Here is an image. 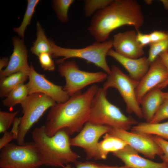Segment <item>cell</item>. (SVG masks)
Here are the masks:
<instances>
[{
  "label": "cell",
  "instance_id": "obj_1",
  "mask_svg": "<svg viewBox=\"0 0 168 168\" xmlns=\"http://www.w3.org/2000/svg\"><path fill=\"white\" fill-rule=\"evenodd\" d=\"M99 88L92 85L84 92L79 91L50 108L44 125L47 135L52 136L61 130L69 135L79 132L88 121L91 102Z\"/></svg>",
  "mask_w": 168,
  "mask_h": 168
},
{
  "label": "cell",
  "instance_id": "obj_2",
  "mask_svg": "<svg viewBox=\"0 0 168 168\" xmlns=\"http://www.w3.org/2000/svg\"><path fill=\"white\" fill-rule=\"evenodd\" d=\"M144 20L141 6L137 1L113 0L93 16L88 30L96 41L103 42L108 40L114 30L124 26H131L139 31Z\"/></svg>",
  "mask_w": 168,
  "mask_h": 168
},
{
  "label": "cell",
  "instance_id": "obj_3",
  "mask_svg": "<svg viewBox=\"0 0 168 168\" xmlns=\"http://www.w3.org/2000/svg\"><path fill=\"white\" fill-rule=\"evenodd\" d=\"M69 135L64 130H61L49 137L45 132L44 125L35 128L32 138L41 155L43 165L63 167L77 161L79 156L71 148Z\"/></svg>",
  "mask_w": 168,
  "mask_h": 168
},
{
  "label": "cell",
  "instance_id": "obj_4",
  "mask_svg": "<svg viewBox=\"0 0 168 168\" xmlns=\"http://www.w3.org/2000/svg\"><path fill=\"white\" fill-rule=\"evenodd\" d=\"M107 91L102 87L98 89L91 102L87 122L126 130L138 124L136 120L126 116L108 100Z\"/></svg>",
  "mask_w": 168,
  "mask_h": 168
},
{
  "label": "cell",
  "instance_id": "obj_5",
  "mask_svg": "<svg viewBox=\"0 0 168 168\" xmlns=\"http://www.w3.org/2000/svg\"><path fill=\"white\" fill-rule=\"evenodd\" d=\"M54 58L63 57L58 60L56 63L59 64L71 58H78L86 60L100 68L109 74L111 68L106 60L109 51L113 47L112 39H108L103 42L96 41L86 47L80 49L66 48L60 47L49 40Z\"/></svg>",
  "mask_w": 168,
  "mask_h": 168
},
{
  "label": "cell",
  "instance_id": "obj_6",
  "mask_svg": "<svg viewBox=\"0 0 168 168\" xmlns=\"http://www.w3.org/2000/svg\"><path fill=\"white\" fill-rule=\"evenodd\" d=\"M1 150L0 168H39L43 165L34 142L21 145L9 143Z\"/></svg>",
  "mask_w": 168,
  "mask_h": 168
},
{
  "label": "cell",
  "instance_id": "obj_7",
  "mask_svg": "<svg viewBox=\"0 0 168 168\" xmlns=\"http://www.w3.org/2000/svg\"><path fill=\"white\" fill-rule=\"evenodd\" d=\"M56 102L49 96L37 92L29 95L20 104L23 116L21 117L19 128L18 144L24 143L28 131L49 108L54 106Z\"/></svg>",
  "mask_w": 168,
  "mask_h": 168
},
{
  "label": "cell",
  "instance_id": "obj_8",
  "mask_svg": "<svg viewBox=\"0 0 168 168\" xmlns=\"http://www.w3.org/2000/svg\"><path fill=\"white\" fill-rule=\"evenodd\" d=\"M139 83V81L126 75L119 68L113 65L102 88L106 90L111 87L117 89L126 105L127 112L134 113L138 117L142 118V109L136 93Z\"/></svg>",
  "mask_w": 168,
  "mask_h": 168
},
{
  "label": "cell",
  "instance_id": "obj_9",
  "mask_svg": "<svg viewBox=\"0 0 168 168\" xmlns=\"http://www.w3.org/2000/svg\"><path fill=\"white\" fill-rule=\"evenodd\" d=\"M58 71L65 80L63 90L70 97L88 85L104 81L108 76L106 73L103 72H90L81 70L74 60L59 63Z\"/></svg>",
  "mask_w": 168,
  "mask_h": 168
},
{
  "label": "cell",
  "instance_id": "obj_10",
  "mask_svg": "<svg viewBox=\"0 0 168 168\" xmlns=\"http://www.w3.org/2000/svg\"><path fill=\"white\" fill-rule=\"evenodd\" d=\"M108 133L126 141L138 152L149 159H153L156 155L161 156L163 154L161 149L151 135L112 128Z\"/></svg>",
  "mask_w": 168,
  "mask_h": 168
},
{
  "label": "cell",
  "instance_id": "obj_11",
  "mask_svg": "<svg viewBox=\"0 0 168 168\" xmlns=\"http://www.w3.org/2000/svg\"><path fill=\"white\" fill-rule=\"evenodd\" d=\"M111 128L107 125L87 122L79 133L70 139L71 145L82 148L86 154L87 160L94 159L100 138L109 133Z\"/></svg>",
  "mask_w": 168,
  "mask_h": 168
},
{
  "label": "cell",
  "instance_id": "obj_12",
  "mask_svg": "<svg viewBox=\"0 0 168 168\" xmlns=\"http://www.w3.org/2000/svg\"><path fill=\"white\" fill-rule=\"evenodd\" d=\"M29 81L27 83L29 95L39 92L45 94L52 98L57 103H64L70 96L63 90V87L56 85L47 80L44 74L38 73L32 63L30 65Z\"/></svg>",
  "mask_w": 168,
  "mask_h": 168
},
{
  "label": "cell",
  "instance_id": "obj_13",
  "mask_svg": "<svg viewBox=\"0 0 168 168\" xmlns=\"http://www.w3.org/2000/svg\"><path fill=\"white\" fill-rule=\"evenodd\" d=\"M168 76L166 68L158 57L151 63L148 70L139 81L136 89V97L139 104L142 99L147 93L165 82Z\"/></svg>",
  "mask_w": 168,
  "mask_h": 168
},
{
  "label": "cell",
  "instance_id": "obj_14",
  "mask_svg": "<svg viewBox=\"0 0 168 168\" xmlns=\"http://www.w3.org/2000/svg\"><path fill=\"white\" fill-rule=\"evenodd\" d=\"M134 30L119 32L113 36V47L118 54L125 57L137 59L145 54L143 47L138 42Z\"/></svg>",
  "mask_w": 168,
  "mask_h": 168
},
{
  "label": "cell",
  "instance_id": "obj_15",
  "mask_svg": "<svg viewBox=\"0 0 168 168\" xmlns=\"http://www.w3.org/2000/svg\"><path fill=\"white\" fill-rule=\"evenodd\" d=\"M13 52L6 68L0 71V77L3 78L20 72L29 73L30 66L28 63V51L23 39L14 37L13 38Z\"/></svg>",
  "mask_w": 168,
  "mask_h": 168
},
{
  "label": "cell",
  "instance_id": "obj_16",
  "mask_svg": "<svg viewBox=\"0 0 168 168\" xmlns=\"http://www.w3.org/2000/svg\"><path fill=\"white\" fill-rule=\"evenodd\" d=\"M138 152L128 145L123 149L113 153L128 168H168V164L158 163L140 156Z\"/></svg>",
  "mask_w": 168,
  "mask_h": 168
},
{
  "label": "cell",
  "instance_id": "obj_17",
  "mask_svg": "<svg viewBox=\"0 0 168 168\" xmlns=\"http://www.w3.org/2000/svg\"><path fill=\"white\" fill-rule=\"evenodd\" d=\"M107 55L112 57L122 65L131 77L139 81L147 72L151 64L147 57L143 56L137 59L128 58L118 54L112 49L109 51Z\"/></svg>",
  "mask_w": 168,
  "mask_h": 168
},
{
  "label": "cell",
  "instance_id": "obj_18",
  "mask_svg": "<svg viewBox=\"0 0 168 168\" xmlns=\"http://www.w3.org/2000/svg\"><path fill=\"white\" fill-rule=\"evenodd\" d=\"M164 99L161 89L157 86L147 93L140 102L143 115L147 122L150 123L162 104Z\"/></svg>",
  "mask_w": 168,
  "mask_h": 168
},
{
  "label": "cell",
  "instance_id": "obj_19",
  "mask_svg": "<svg viewBox=\"0 0 168 168\" xmlns=\"http://www.w3.org/2000/svg\"><path fill=\"white\" fill-rule=\"evenodd\" d=\"M128 145L124 140L107 133L103 136L102 140L98 142L94 159L105 160L110 153H113L120 150Z\"/></svg>",
  "mask_w": 168,
  "mask_h": 168
},
{
  "label": "cell",
  "instance_id": "obj_20",
  "mask_svg": "<svg viewBox=\"0 0 168 168\" xmlns=\"http://www.w3.org/2000/svg\"><path fill=\"white\" fill-rule=\"evenodd\" d=\"M131 131L156 135L168 139V121L163 123H138L132 127Z\"/></svg>",
  "mask_w": 168,
  "mask_h": 168
},
{
  "label": "cell",
  "instance_id": "obj_21",
  "mask_svg": "<svg viewBox=\"0 0 168 168\" xmlns=\"http://www.w3.org/2000/svg\"><path fill=\"white\" fill-rule=\"evenodd\" d=\"M29 77V73L20 72L1 78L0 80V96L7 97L9 93L19 85L24 83Z\"/></svg>",
  "mask_w": 168,
  "mask_h": 168
},
{
  "label": "cell",
  "instance_id": "obj_22",
  "mask_svg": "<svg viewBox=\"0 0 168 168\" xmlns=\"http://www.w3.org/2000/svg\"><path fill=\"white\" fill-rule=\"evenodd\" d=\"M36 28L37 37L30 49L31 52L38 57L44 53H48L52 56V51L50 40L47 38L44 31L39 21L36 23Z\"/></svg>",
  "mask_w": 168,
  "mask_h": 168
},
{
  "label": "cell",
  "instance_id": "obj_23",
  "mask_svg": "<svg viewBox=\"0 0 168 168\" xmlns=\"http://www.w3.org/2000/svg\"><path fill=\"white\" fill-rule=\"evenodd\" d=\"M28 95L27 84L22 83L12 89L2 102L4 105L11 107L20 104Z\"/></svg>",
  "mask_w": 168,
  "mask_h": 168
},
{
  "label": "cell",
  "instance_id": "obj_24",
  "mask_svg": "<svg viewBox=\"0 0 168 168\" xmlns=\"http://www.w3.org/2000/svg\"><path fill=\"white\" fill-rule=\"evenodd\" d=\"M39 0H28L26 10L20 26L14 28V30L17 33L20 37L23 39L24 33L27 26L30 22L33 15L35 8L39 2Z\"/></svg>",
  "mask_w": 168,
  "mask_h": 168
},
{
  "label": "cell",
  "instance_id": "obj_25",
  "mask_svg": "<svg viewBox=\"0 0 168 168\" xmlns=\"http://www.w3.org/2000/svg\"><path fill=\"white\" fill-rule=\"evenodd\" d=\"M113 0H85L84 1V12L86 17L93 16L97 12L105 8Z\"/></svg>",
  "mask_w": 168,
  "mask_h": 168
},
{
  "label": "cell",
  "instance_id": "obj_26",
  "mask_svg": "<svg viewBox=\"0 0 168 168\" xmlns=\"http://www.w3.org/2000/svg\"><path fill=\"white\" fill-rule=\"evenodd\" d=\"M73 0H55L53 1L54 8L57 17L62 22L67 23L68 21V12Z\"/></svg>",
  "mask_w": 168,
  "mask_h": 168
},
{
  "label": "cell",
  "instance_id": "obj_27",
  "mask_svg": "<svg viewBox=\"0 0 168 168\" xmlns=\"http://www.w3.org/2000/svg\"><path fill=\"white\" fill-rule=\"evenodd\" d=\"M168 51V36L162 40L151 43L150 44L148 60L151 64L159 54Z\"/></svg>",
  "mask_w": 168,
  "mask_h": 168
},
{
  "label": "cell",
  "instance_id": "obj_28",
  "mask_svg": "<svg viewBox=\"0 0 168 168\" xmlns=\"http://www.w3.org/2000/svg\"><path fill=\"white\" fill-rule=\"evenodd\" d=\"M20 122L21 119L16 118L13 124L11 131L10 132L7 131L4 133L3 135L0 139V150L12 140H17Z\"/></svg>",
  "mask_w": 168,
  "mask_h": 168
},
{
  "label": "cell",
  "instance_id": "obj_29",
  "mask_svg": "<svg viewBox=\"0 0 168 168\" xmlns=\"http://www.w3.org/2000/svg\"><path fill=\"white\" fill-rule=\"evenodd\" d=\"M19 111L13 112L5 111L0 112V133H4L7 131L13 124L16 116Z\"/></svg>",
  "mask_w": 168,
  "mask_h": 168
},
{
  "label": "cell",
  "instance_id": "obj_30",
  "mask_svg": "<svg viewBox=\"0 0 168 168\" xmlns=\"http://www.w3.org/2000/svg\"><path fill=\"white\" fill-rule=\"evenodd\" d=\"M75 166L72 167L68 164L64 166L62 168H119L117 166H110L91 161H77L74 163Z\"/></svg>",
  "mask_w": 168,
  "mask_h": 168
},
{
  "label": "cell",
  "instance_id": "obj_31",
  "mask_svg": "<svg viewBox=\"0 0 168 168\" xmlns=\"http://www.w3.org/2000/svg\"><path fill=\"white\" fill-rule=\"evenodd\" d=\"M168 118V100H164L150 123H157Z\"/></svg>",
  "mask_w": 168,
  "mask_h": 168
},
{
  "label": "cell",
  "instance_id": "obj_32",
  "mask_svg": "<svg viewBox=\"0 0 168 168\" xmlns=\"http://www.w3.org/2000/svg\"><path fill=\"white\" fill-rule=\"evenodd\" d=\"M51 56L46 53H42L38 56L41 66L44 70L53 71L54 70L55 65Z\"/></svg>",
  "mask_w": 168,
  "mask_h": 168
},
{
  "label": "cell",
  "instance_id": "obj_33",
  "mask_svg": "<svg viewBox=\"0 0 168 168\" xmlns=\"http://www.w3.org/2000/svg\"><path fill=\"white\" fill-rule=\"evenodd\" d=\"M154 141L161 149L163 154L160 156L163 162L168 164V141L155 135H151Z\"/></svg>",
  "mask_w": 168,
  "mask_h": 168
},
{
  "label": "cell",
  "instance_id": "obj_34",
  "mask_svg": "<svg viewBox=\"0 0 168 168\" xmlns=\"http://www.w3.org/2000/svg\"><path fill=\"white\" fill-rule=\"evenodd\" d=\"M161 62L166 68L168 73V51L161 53L158 56ZM168 85V76L166 80L163 83L157 86L161 89Z\"/></svg>",
  "mask_w": 168,
  "mask_h": 168
},
{
  "label": "cell",
  "instance_id": "obj_35",
  "mask_svg": "<svg viewBox=\"0 0 168 168\" xmlns=\"http://www.w3.org/2000/svg\"><path fill=\"white\" fill-rule=\"evenodd\" d=\"M149 35L151 43H155L167 38L168 36V31L154 30Z\"/></svg>",
  "mask_w": 168,
  "mask_h": 168
},
{
  "label": "cell",
  "instance_id": "obj_36",
  "mask_svg": "<svg viewBox=\"0 0 168 168\" xmlns=\"http://www.w3.org/2000/svg\"><path fill=\"white\" fill-rule=\"evenodd\" d=\"M137 37L138 42L143 47L151 43L149 34H144L138 31Z\"/></svg>",
  "mask_w": 168,
  "mask_h": 168
},
{
  "label": "cell",
  "instance_id": "obj_37",
  "mask_svg": "<svg viewBox=\"0 0 168 168\" xmlns=\"http://www.w3.org/2000/svg\"><path fill=\"white\" fill-rule=\"evenodd\" d=\"M9 60L7 58H4L0 60V71L2 70L3 68L7 67L9 63Z\"/></svg>",
  "mask_w": 168,
  "mask_h": 168
},
{
  "label": "cell",
  "instance_id": "obj_38",
  "mask_svg": "<svg viewBox=\"0 0 168 168\" xmlns=\"http://www.w3.org/2000/svg\"><path fill=\"white\" fill-rule=\"evenodd\" d=\"M160 1L162 3L165 9L168 10V0H161Z\"/></svg>",
  "mask_w": 168,
  "mask_h": 168
},
{
  "label": "cell",
  "instance_id": "obj_39",
  "mask_svg": "<svg viewBox=\"0 0 168 168\" xmlns=\"http://www.w3.org/2000/svg\"><path fill=\"white\" fill-rule=\"evenodd\" d=\"M162 95L164 100H168V92H162Z\"/></svg>",
  "mask_w": 168,
  "mask_h": 168
},
{
  "label": "cell",
  "instance_id": "obj_40",
  "mask_svg": "<svg viewBox=\"0 0 168 168\" xmlns=\"http://www.w3.org/2000/svg\"><path fill=\"white\" fill-rule=\"evenodd\" d=\"M145 1H145L146 3L148 4H152V0H146Z\"/></svg>",
  "mask_w": 168,
  "mask_h": 168
},
{
  "label": "cell",
  "instance_id": "obj_41",
  "mask_svg": "<svg viewBox=\"0 0 168 168\" xmlns=\"http://www.w3.org/2000/svg\"><path fill=\"white\" fill-rule=\"evenodd\" d=\"M119 168H128L126 167L125 166H121V167H120Z\"/></svg>",
  "mask_w": 168,
  "mask_h": 168
}]
</instances>
